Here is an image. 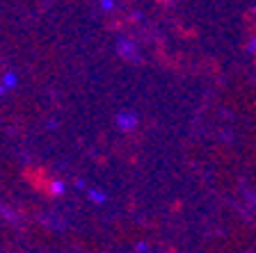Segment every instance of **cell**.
Here are the masks:
<instances>
[{
    "mask_svg": "<svg viewBox=\"0 0 256 253\" xmlns=\"http://www.w3.org/2000/svg\"><path fill=\"white\" fill-rule=\"evenodd\" d=\"M119 53H122L124 57H130V55L135 53V46L128 41H119Z\"/></svg>",
    "mask_w": 256,
    "mask_h": 253,
    "instance_id": "obj_2",
    "label": "cell"
},
{
    "mask_svg": "<svg viewBox=\"0 0 256 253\" xmlns=\"http://www.w3.org/2000/svg\"><path fill=\"white\" fill-rule=\"evenodd\" d=\"M250 50H252V53H256V41H254V43H252V46H250Z\"/></svg>",
    "mask_w": 256,
    "mask_h": 253,
    "instance_id": "obj_4",
    "label": "cell"
},
{
    "mask_svg": "<svg viewBox=\"0 0 256 253\" xmlns=\"http://www.w3.org/2000/svg\"><path fill=\"white\" fill-rule=\"evenodd\" d=\"M92 199H96L98 203H101V201H103V194H98V192H92Z\"/></svg>",
    "mask_w": 256,
    "mask_h": 253,
    "instance_id": "obj_3",
    "label": "cell"
},
{
    "mask_svg": "<svg viewBox=\"0 0 256 253\" xmlns=\"http://www.w3.org/2000/svg\"><path fill=\"white\" fill-rule=\"evenodd\" d=\"M117 123L122 130H130V128L138 123V119H135V114H119L117 116Z\"/></svg>",
    "mask_w": 256,
    "mask_h": 253,
    "instance_id": "obj_1",
    "label": "cell"
}]
</instances>
